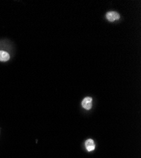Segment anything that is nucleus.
Segmentation results:
<instances>
[{"label": "nucleus", "instance_id": "obj_3", "mask_svg": "<svg viewBox=\"0 0 141 158\" xmlns=\"http://www.w3.org/2000/svg\"><path fill=\"white\" fill-rule=\"evenodd\" d=\"M85 147L87 150V151L91 152L94 150L95 149V144L94 140L92 139H88L85 141Z\"/></svg>", "mask_w": 141, "mask_h": 158}, {"label": "nucleus", "instance_id": "obj_2", "mask_svg": "<svg viewBox=\"0 0 141 158\" xmlns=\"http://www.w3.org/2000/svg\"><path fill=\"white\" fill-rule=\"evenodd\" d=\"M106 19L109 22H114L120 19V15L115 12H109L106 14Z\"/></svg>", "mask_w": 141, "mask_h": 158}, {"label": "nucleus", "instance_id": "obj_4", "mask_svg": "<svg viewBox=\"0 0 141 158\" xmlns=\"http://www.w3.org/2000/svg\"><path fill=\"white\" fill-rule=\"evenodd\" d=\"M10 55L7 52L4 51H0V61H7L10 59Z\"/></svg>", "mask_w": 141, "mask_h": 158}, {"label": "nucleus", "instance_id": "obj_1", "mask_svg": "<svg viewBox=\"0 0 141 158\" xmlns=\"http://www.w3.org/2000/svg\"><path fill=\"white\" fill-rule=\"evenodd\" d=\"M92 99L90 97H87L84 99L82 102V106L84 109L89 110L92 106Z\"/></svg>", "mask_w": 141, "mask_h": 158}]
</instances>
